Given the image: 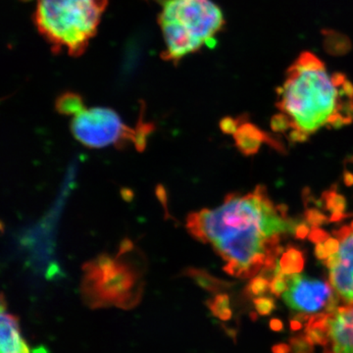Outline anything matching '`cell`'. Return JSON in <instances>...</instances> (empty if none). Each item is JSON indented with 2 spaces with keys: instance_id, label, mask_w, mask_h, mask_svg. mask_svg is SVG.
<instances>
[{
  "instance_id": "12",
  "label": "cell",
  "mask_w": 353,
  "mask_h": 353,
  "mask_svg": "<svg viewBox=\"0 0 353 353\" xmlns=\"http://www.w3.org/2000/svg\"><path fill=\"white\" fill-rule=\"evenodd\" d=\"M55 108H57V112L62 115L75 116L76 114L85 109V106L80 94L68 92H64L63 94L58 97L55 102Z\"/></svg>"
},
{
  "instance_id": "1",
  "label": "cell",
  "mask_w": 353,
  "mask_h": 353,
  "mask_svg": "<svg viewBox=\"0 0 353 353\" xmlns=\"http://www.w3.org/2000/svg\"><path fill=\"white\" fill-rule=\"evenodd\" d=\"M285 205L274 206L259 185L246 196L229 194L215 209L190 213L187 228L192 236L211 243L227 262L229 275L248 279L257 275L272 281L277 268L280 234L294 233L296 222L287 218Z\"/></svg>"
},
{
  "instance_id": "34",
  "label": "cell",
  "mask_w": 353,
  "mask_h": 353,
  "mask_svg": "<svg viewBox=\"0 0 353 353\" xmlns=\"http://www.w3.org/2000/svg\"><path fill=\"white\" fill-rule=\"evenodd\" d=\"M257 317H259V316H257L256 313H250V318H252L253 321H256Z\"/></svg>"
},
{
  "instance_id": "3",
  "label": "cell",
  "mask_w": 353,
  "mask_h": 353,
  "mask_svg": "<svg viewBox=\"0 0 353 353\" xmlns=\"http://www.w3.org/2000/svg\"><path fill=\"white\" fill-rule=\"evenodd\" d=\"M145 270L141 250L124 241L115 256L102 253L83 265V299L92 308L134 307L143 294Z\"/></svg>"
},
{
  "instance_id": "13",
  "label": "cell",
  "mask_w": 353,
  "mask_h": 353,
  "mask_svg": "<svg viewBox=\"0 0 353 353\" xmlns=\"http://www.w3.org/2000/svg\"><path fill=\"white\" fill-rule=\"evenodd\" d=\"M279 266L285 275L301 273L304 267L303 253L294 248H288V250L283 253L282 259L279 261Z\"/></svg>"
},
{
  "instance_id": "10",
  "label": "cell",
  "mask_w": 353,
  "mask_h": 353,
  "mask_svg": "<svg viewBox=\"0 0 353 353\" xmlns=\"http://www.w3.org/2000/svg\"><path fill=\"white\" fill-rule=\"evenodd\" d=\"M334 331L341 345L353 353V303L339 307L334 318Z\"/></svg>"
},
{
  "instance_id": "4",
  "label": "cell",
  "mask_w": 353,
  "mask_h": 353,
  "mask_svg": "<svg viewBox=\"0 0 353 353\" xmlns=\"http://www.w3.org/2000/svg\"><path fill=\"white\" fill-rule=\"evenodd\" d=\"M158 23L165 43L162 58L176 64L210 43L225 19L212 0H162Z\"/></svg>"
},
{
  "instance_id": "30",
  "label": "cell",
  "mask_w": 353,
  "mask_h": 353,
  "mask_svg": "<svg viewBox=\"0 0 353 353\" xmlns=\"http://www.w3.org/2000/svg\"><path fill=\"white\" fill-rule=\"evenodd\" d=\"M292 319L297 320V321L305 323V325L307 324L309 319H310V317L305 312L296 313V314L292 315Z\"/></svg>"
},
{
  "instance_id": "25",
  "label": "cell",
  "mask_w": 353,
  "mask_h": 353,
  "mask_svg": "<svg viewBox=\"0 0 353 353\" xmlns=\"http://www.w3.org/2000/svg\"><path fill=\"white\" fill-rule=\"evenodd\" d=\"M307 138V132L301 131V130L299 129H294V131L290 132L289 134V139L290 141H294V143H296V141H301V143H303V141H305Z\"/></svg>"
},
{
  "instance_id": "26",
  "label": "cell",
  "mask_w": 353,
  "mask_h": 353,
  "mask_svg": "<svg viewBox=\"0 0 353 353\" xmlns=\"http://www.w3.org/2000/svg\"><path fill=\"white\" fill-rule=\"evenodd\" d=\"M310 231L311 230L309 229V226L306 223H301V224L297 225L294 234H296V238L303 240V239L309 236Z\"/></svg>"
},
{
  "instance_id": "23",
  "label": "cell",
  "mask_w": 353,
  "mask_h": 353,
  "mask_svg": "<svg viewBox=\"0 0 353 353\" xmlns=\"http://www.w3.org/2000/svg\"><path fill=\"white\" fill-rule=\"evenodd\" d=\"M308 239L312 243L317 245V243H325V241L328 240L330 234L326 231H324V230L320 229L319 227L313 228L310 233H309Z\"/></svg>"
},
{
  "instance_id": "14",
  "label": "cell",
  "mask_w": 353,
  "mask_h": 353,
  "mask_svg": "<svg viewBox=\"0 0 353 353\" xmlns=\"http://www.w3.org/2000/svg\"><path fill=\"white\" fill-rule=\"evenodd\" d=\"M206 304L210 309L211 313L222 321H229L233 316V312L230 308L229 296L226 294H216Z\"/></svg>"
},
{
  "instance_id": "8",
  "label": "cell",
  "mask_w": 353,
  "mask_h": 353,
  "mask_svg": "<svg viewBox=\"0 0 353 353\" xmlns=\"http://www.w3.org/2000/svg\"><path fill=\"white\" fill-rule=\"evenodd\" d=\"M341 241L338 254L340 264L330 270V283L336 294L345 303H353V222L352 228L343 227L334 232Z\"/></svg>"
},
{
  "instance_id": "9",
  "label": "cell",
  "mask_w": 353,
  "mask_h": 353,
  "mask_svg": "<svg viewBox=\"0 0 353 353\" xmlns=\"http://www.w3.org/2000/svg\"><path fill=\"white\" fill-rule=\"evenodd\" d=\"M6 299H1V350L0 353H31L21 334L19 319L7 310Z\"/></svg>"
},
{
  "instance_id": "32",
  "label": "cell",
  "mask_w": 353,
  "mask_h": 353,
  "mask_svg": "<svg viewBox=\"0 0 353 353\" xmlns=\"http://www.w3.org/2000/svg\"><path fill=\"white\" fill-rule=\"evenodd\" d=\"M290 329L292 330V331L296 332L299 331V330H301L303 328V323L297 321L296 319H290Z\"/></svg>"
},
{
  "instance_id": "18",
  "label": "cell",
  "mask_w": 353,
  "mask_h": 353,
  "mask_svg": "<svg viewBox=\"0 0 353 353\" xmlns=\"http://www.w3.org/2000/svg\"><path fill=\"white\" fill-rule=\"evenodd\" d=\"M290 345L292 353H314V343L306 334L292 336L290 339Z\"/></svg>"
},
{
  "instance_id": "6",
  "label": "cell",
  "mask_w": 353,
  "mask_h": 353,
  "mask_svg": "<svg viewBox=\"0 0 353 353\" xmlns=\"http://www.w3.org/2000/svg\"><path fill=\"white\" fill-rule=\"evenodd\" d=\"M74 137L90 148H102L123 141L134 143L136 130L123 124L120 116L110 108H85L71 123Z\"/></svg>"
},
{
  "instance_id": "28",
  "label": "cell",
  "mask_w": 353,
  "mask_h": 353,
  "mask_svg": "<svg viewBox=\"0 0 353 353\" xmlns=\"http://www.w3.org/2000/svg\"><path fill=\"white\" fill-rule=\"evenodd\" d=\"M292 352V350H290V345H288L287 343H276L272 347V353H290Z\"/></svg>"
},
{
  "instance_id": "29",
  "label": "cell",
  "mask_w": 353,
  "mask_h": 353,
  "mask_svg": "<svg viewBox=\"0 0 353 353\" xmlns=\"http://www.w3.org/2000/svg\"><path fill=\"white\" fill-rule=\"evenodd\" d=\"M270 328L274 332H282L284 330V324L278 318H273L270 320Z\"/></svg>"
},
{
  "instance_id": "2",
  "label": "cell",
  "mask_w": 353,
  "mask_h": 353,
  "mask_svg": "<svg viewBox=\"0 0 353 353\" xmlns=\"http://www.w3.org/2000/svg\"><path fill=\"white\" fill-rule=\"evenodd\" d=\"M277 92V108L294 129L311 134L340 114L353 120L352 83L340 72L330 73L324 62L308 51L292 62Z\"/></svg>"
},
{
  "instance_id": "20",
  "label": "cell",
  "mask_w": 353,
  "mask_h": 353,
  "mask_svg": "<svg viewBox=\"0 0 353 353\" xmlns=\"http://www.w3.org/2000/svg\"><path fill=\"white\" fill-rule=\"evenodd\" d=\"M306 221L310 226L313 228H317L322 226L325 223L331 222L330 218L327 217L326 215L323 214L317 209H308L305 212Z\"/></svg>"
},
{
  "instance_id": "17",
  "label": "cell",
  "mask_w": 353,
  "mask_h": 353,
  "mask_svg": "<svg viewBox=\"0 0 353 353\" xmlns=\"http://www.w3.org/2000/svg\"><path fill=\"white\" fill-rule=\"evenodd\" d=\"M270 281L268 279L263 277V276H259L252 279V282L248 284L245 290V296L248 297H259L264 294L265 292H268L270 289Z\"/></svg>"
},
{
  "instance_id": "5",
  "label": "cell",
  "mask_w": 353,
  "mask_h": 353,
  "mask_svg": "<svg viewBox=\"0 0 353 353\" xmlns=\"http://www.w3.org/2000/svg\"><path fill=\"white\" fill-rule=\"evenodd\" d=\"M108 0H38L34 25L53 52L81 57L101 24Z\"/></svg>"
},
{
  "instance_id": "24",
  "label": "cell",
  "mask_w": 353,
  "mask_h": 353,
  "mask_svg": "<svg viewBox=\"0 0 353 353\" xmlns=\"http://www.w3.org/2000/svg\"><path fill=\"white\" fill-rule=\"evenodd\" d=\"M324 245L330 256V255L339 252L341 248V241L338 239L330 238L325 241Z\"/></svg>"
},
{
  "instance_id": "21",
  "label": "cell",
  "mask_w": 353,
  "mask_h": 353,
  "mask_svg": "<svg viewBox=\"0 0 353 353\" xmlns=\"http://www.w3.org/2000/svg\"><path fill=\"white\" fill-rule=\"evenodd\" d=\"M292 127V121L284 113L277 114L271 120V128L275 132H283L287 131Z\"/></svg>"
},
{
  "instance_id": "11",
  "label": "cell",
  "mask_w": 353,
  "mask_h": 353,
  "mask_svg": "<svg viewBox=\"0 0 353 353\" xmlns=\"http://www.w3.org/2000/svg\"><path fill=\"white\" fill-rule=\"evenodd\" d=\"M183 274L194 280L202 289L214 292V294L222 292L223 290L229 289L233 285L232 283L219 280L214 276L210 275L208 272L201 270V269L189 268Z\"/></svg>"
},
{
  "instance_id": "7",
  "label": "cell",
  "mask_w": 353,
  "mask_h": 353,
  "mask_svg": "<svg viewBox=\"0 0 353 353\" xmlns=\"http://www.w3.org/2000/svg\"><path fill=\"white\" fill-rule=\"evenodd\" d=\"M289 289L283 294L285 304L294 310L314 313L326 307L333 296L332 288L323 281L316 280L299 274L287 275Z\"/></svg>"
},
{
  "instance_id": "19",
  "label": "cell",
  "mask_w": 353,
  "mask_h": 353,
  "mask_svg": "<svg viewBox=\"0 0 353 353\" xmlns=\"http://www.w3.org/2000/svg\"><path fill=\"white\" fill-rule=\"evenodd\" d=\"M255 308L259 314L262 316L270 315L276 309V303L272 297H256L253 299Z\"/></svg>"
},
{
  "instance_id": "27",
  "label": "cell",
  "mask_w": 353,
  "mask_h": 353,
  "mask_svg": "<svg viewBox=\"0 0 353 353\" xmlns=\"http://www.w3.org/2000/svg\"><path fill=\"white\" fill-rule=\"evenodd\" d=\"M315 256L319 260H326L329 257L324 243H317L315 248Z\"/></svg>"
},
{
  "instance_id": "15",
  "label": "cell",
  "mask_w": 353,
  "mask_h": 353,
  "mask_svg": "<svg viewBox=\"0 0 353 353\" xmlns=\"http://www.w3.org/2000/svg\"><path fill=\"white\" fill-rule=\"evenodd\" d=\"M234 138L239 150L245 155L255 154L259 152L262 143V141H259V139L243 136V134H239V132L234 134Z\"/></svg>"
},
{
  "instance_id": "16",
  "label": "cell",
  "mask_w": 353,
  "mask_h": 353,
  "mask_svg": "<svg viewBox=\"0 0 353 353\" xmlns=\"http://www.w3.org/2000/svg\"><path fill=\"white\" fill-rule=\"evenodd\" d=\"M322 199L325 201L326 208L332 213L345 212V208H347L345 197L336 194V190H328V192H324Z\"/></svg>"
},
{
  "instance_id": "22",
  "label": "cell",
  "mask_w": 353,
  "mask_h": 353,
  "mask_svg": "<svg viewBox=\"0 0 353 353\" xmlns=\"http://www.w3.org/2000/svg\"><path fill=\"white\" fill-rule=\"evenodd\" d=\"M220 129L223 132L228 134H234L238 132L239 124L238 121L231 117H226L221 120Z\"/></svg>"
},
{
  "instance_id": "31",
  "label": "cell",
  "mask_w": 353,
  "mask_h": 353,
  "mask_svg": "<svg viewBox=\"0 0 353 353\" xmlns=\"http://www.w3.org/2000/svg\"><path fill=\"white\" fill-rule=\"evenodd\" d=\"M343 181H345L347 187H352L353 185V174L350 173V171H345L343 174Z\"/></svg>"
},
{
  "instance_id": "33",
  "label": "cell",
  "mask_w": 353,
  "mask_h": 353,
  "mask_svg": "<svg viewBox=\"0 0 353 353\" xmlns=\"http://www.w3.org/2000/svg\"><path fill=\"white\" fill-rule=\"evenodd\" d=\"M345 217H347V215L345 214V212H334L332 213L330 220H331V222H338V221L343 220Z\"/></svg>"
}]
</instances>
